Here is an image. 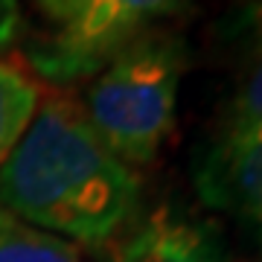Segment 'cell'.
<instances>
[{
  "label": "cell",
  "mask_w": 262,
  "mask_h": 262,
  "mask_svg": "<svg viewBox=\"0 0 262 262\" xmlns=\"http://www.w3.org/2000/svg\"><path fill=\"white\" fill-rule=\"evenodd\" d=\"M38 105H41L38 82L12 61L0 58V163L27 131Z\"/></svg>",
  "instance_id": "52a82bcc"
},
{
  "label": "cell",
  "mask_w": 262,
  "mask_h": 262,
  "mask_svg": "<svg viewBox=\"0 0 262 262\" xmlns=\"http://www.w3.org/2000/svg\"><path fill=\"white\" fill-rule=\"evenodd\" d=\"M239 67L225 128H262V0L248 3L239 20Z\"/></svg>",
  "instance_id": "8992f818"
},
{
  "label": "cell",
  "mask_w": 262,
  "mask_h": 262,
  "mask_svg": "<svg viewBox=\"0 0 262 262\" xmlns=\"http://www.w3.org/2000/svg\"><path fill=\"white\" fill-rule=\"evenodd\" d=\"M111 262H227V245L213 219L169 201L120 236Z\"/></svg>",
  "instance_id": "5b68a950"
},
{
  "label": "cell",
  "mask_w": 262,
  "mask_h": 262,
  "mask_svg": "<svg viewBox=\"0 0 262 262\" xmlns=\"http://www.w3.org/2000/svg\"><path fill=\"white\" fill-rule=\"evenodd\" d=\"M0 262H82L76 245L20 222L0 207Z\"/></svg>",
  "instance_id": "ba28073f"
},
{
  "label": "cell",
  "mask_w": 262,
  "mask_h": 262,
  "mask_svg": "<svg viewBox=\"0 0 262 262\" xmlns=\"http://www.w3.org/2000/svg\"><path fill=\"white\" fill-rule=\"evenodd\" d=\"M140 175L91 128L82 105L53 96L0 163V207L70 245L102 248L140 210Z\"/></svg>",
  "instance_id": "6da1fadb"
},
{
  "label": "cell",
  "mask_w": 262,
  "mask_h": 262,
  "mask_svg": "<svg viewBox=\"0 0 262 262\" xmlns=\"http://www.w3.org/2000/svg\"><path fill=\"white\" fill-rule=\"evenodd\" d=\"M50 32L27 41V61L41 79L73 84L94 79L146 29L187 9L189 0H32Z\"/></svg>",
  "instance_id": "3957f363"
},
{
  "label": "cell",
  "mask_w": 262,
  "mask_h": 262,
  "mask_svg": "<svg viewBox=\"0 0 262 262\" xmlns=\"http://www.w3.org/2000/svg\"><path fill=\"white\" fill-rule=\"evenodd\" d=\"M187 44L163 27L122 47L84 91L82 111L99 140L122 160L146 166L175 128Z\"/></svg>",
  "instance_id": "7a4b0ae2"
},
{
  "label": "cell",
  "mask_w": 262,
  "mask_h": 262,
  "mask_svg": "<svg viewBox=\"0 0 262 262\" xmlns=\"http://www.w3.org/2000/svg\"><path fill=\"white\" fill-rule=\"evenodd\" d=\"M195 189L262 242V128H222L195 160Z\"/></svg>",
  "instance_id": "277c9868"
},
{
  "label": "cell",
  "mask_w": 262,
  "mask_h": 262,
  "mask_svg": "<svg viewBox=\"0 0 262 262\" xmlns=\"http://www.w3.org/2000/svg\"><path fill=\"white\" fill-rule=\"evenodd\" d=\"M27 38V18L20 0H0V53L15 50Z\"/></svg>",
  "instance_id": "9c48e42d"
}]
</instances>
